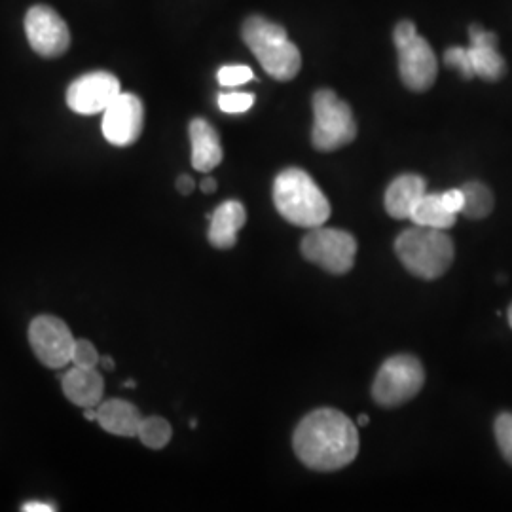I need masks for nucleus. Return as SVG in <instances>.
<instances>
[{
	"mask_svg": "<svg viewBox=\"0 0 512 512\" xmlns=\"http://www.w3.org/2000/svg\"><path fill=\"white\" fill-rule=\"evenodd\" d=\"M135 382H133V380H128V382H126V387H129V389H131V387H135Z\"/></svg>",
	"mask_w": 512,
	"mask_h": 512,
	"instance_id": "e433bc0d",
	"label": "nucleus"
},
{
	"mask_svg": "<svg viewBox=\"0 0 512 512\" xmlns=\"http://www.w3.org/2000/svg\"><path fill=\"white\" fill-rule=\"evenodd\" d=\"M194 188H196V183H194V179H192L190 175H181V177L177 179V190H179L183 196L192 194Z\"/></svg>",
	"mask_w": 512,
	"mask_h": 512,
	"instance_id": "c756f323",
	"label": "nucleus"
},
{
	"mask_svg": "<svg viewBox=\"0 0 512 512\" xmlns=\"http://www.w3.org/2000/svg\"><path fill=\"white\" fill-rule=\"evenodd\" d=\"M253 105H255L253 93L232 92L219 95L220 110L226 114H241V112H247Z\"/></svg>",
	"mask_w": 512,
	"mask_h": 512,
	"instance_id": "5701e85b",
	"label": "nucleus"
},
{
	"mask_svg": "<svg viewBox=\"0 0 512 512\" xmlns=\"http://www.w3.org/2000/svg\"><path fill=\"white\" fill-rule=\"evenodd\" d=\"M357 137V124L346 101L332 90H319L313 95V147L332 152L348 147Z\"/></svg>",
	"mask_w": 512,
	"mask_h": 512,
	"instance_id": "39448f33",
	"label": "nucleus"
},
{
	"mask_svg": "<svg viewBox=\"0 0 512 512\" xmlns=\"http://www.w3.org/2000/svg\"><path fill=\"white\" fill-rule=\"evenodd\" d=\"M467 50L471 55L475 76L486 82H497L499 78H503L507 67H505V59L497 52V46L471 44Z\"/></svg>",
	"mask_w": 512,
	"mask_h": 512,
	"instance_id": "6ab92c4d",
	"label": "nucleus"
},
{
	"mask_svg": "<svg viewBox=\"0 0 512 512\" xmlns=\"http://www.w3.org/2000/svg\"><path fill=\"white\" fill-rule=\"evenodd\" d=\"M507 317H509V325H511V329H512V304H511V308H509V315H507Z\"/></svg>",
	"mask_w": 512,
	"mask_h": 512,
	"instance_id": "c9c22d12",
	"label": "nucleus"
},
{
	"mask_svg": "<svg viewBox=\"0 0 512 512\" xmlns=\"http://www.w3.org/2000/svg\"><path fill=\"white\" fill-rule=\"evenodd\" d=\"M99 365L103 366L105 370H114V361H112L110 357H103V359L99 361Z\"/></svg>",
	"mask_w": 512,
	"mask_h": 512,
	"instance_id": "473e14b6",
	"label": "nucleus"
},
{
	"mask_svg": "<svg viewBox=\"0 0 512 512\" xmlns=\"http://www.w3.org/2000/svg\"><path fill=\"white\" fill-rule=\"evenodd\" d=\"M357 241L355 238L334 228H311L302 239V255L329 274H348L355 264Z\"/></svg>",
	"mask_w": 512,
	"mask_h": 512,
	"instance_id": "0eeeda50",
	"label": "nucleus"
},
{
	"mask_svg": "<svg viewBox=\"0 0 512 512\" xmlns=\"http://www.w3.org/2000/svg\"><path fill=\"white\" fill-rule=\"evenodd\" d=\"M143 416L135 404L109 399L97 406V423L116 437H137Z\"/></svg>",
	"mask_w": 512,
	"mask_h": 512,
	"instance_id": "2eb2a0df",
	"label": "nucleus"
},
{
	"mask_svg": "<svg viewBox=\"0 0 512 512\" xmlns=\"http://www.w3.org/2000/svg\"><path fill=\"white\" fill-rule=\"evenodd\" d=\"M29 344L38 361L48 368H63L73 361V332L54 315H40L29 327Z\"/></svg>",
	"mask_w": 512,
	"mask_h": 512,
	"instance_id": "6e6552de",
	"label": "nucleus"
},
{
	"mask_svg": "<svg viewBox=\"0 0 512 512\" xmlns=\"http://www.w3.org/2000/svg\"><path fill=\"white\" fill-rule=\"evenodd\" d=\"M190 143H192V165L196 171H213L222 162V147L219 133L207 120L194 118L190 122Z\"/></svg>",
	"mask_w": 512,
	"mask_h": 512,
	"instance_id": "dca6fc26",
	"label": "nucleus"
},
{
	"mask_svg": "<svg viewBox=\"0 0 512 512\" xmlns=\"http://www.w3.org/2000/svg\"><path fill=\"white\" fill-rule=\"evenodd\" d=\"M469 37H471V44H488V46H497V37L492 31L482 29L480 25H473L469 29Z\"/></svg>",
	"mask_w": 512,
	"mask_h": 512,
	"instance_id": "c85d7f7f",
	"label": "nucleus"
},
{
	"mask_svg": "<svg viewBox=\"0 0 512 512\" xmlns=\"http://www.w3.org/2000/svg\"><path fill=\"white\" fill-rule=\"evenodd\" d=\"M122 93L120 80L107 71H93L76 78L67 90V105L76 114H99Z\"/></svg>",
	"mask_w": 512,
	"mask_h": 512,
	"instance_id": "9b49d317",
	"label": "nucleus"
},
{
	"mask_svg": "<svg viewBox=\"0 0 512 512\" xmlns=\"http://www.w3.org/2000/svg\"><path fill=\"white\" fill-rule=\"evenodd\" d=\"M425 384V370L412 355H395L387 359L376 374L372 397L380 406H401L412 401Z\"/></svg>",
	"mask_w": 512,
	"mask_h": 512,
	"instance_id": "423d86ee",
	"label": "nucleus"
},
{
	"mask_svg": "<svg viewBox=\"0 0 512 512\" xmlns=\"http://www.w3.org/2000/svg\"><path fill=\"white\" fill-rule=\"evenodd\" d=\"M399 52V73L404 86L412 92H427L439 74V61L431 44L420 35L408 42Z\"/></svg>",
	"mask_w": 512,
	"mask_h": 512,
	"instance_id": "f8f14e48",
	"label": "nucleus"
},
{
	"mask_svg": "<svg viewBox=\"0 0 512 512\" xmlns=\"http://www.w3.org/2000/svg\"><path fill=\"white\" fill-rule=\"evenodd\" d=\"M209 243L217 249H232L238 241V232L247 222V211L236 200L220 203L209 217Z\"/></svg>",
	"mask_w": 512,
	"mask_h": 512,
	"instance_id": "f3484780",
	"label": "nucleus"
},
{
	"mask_svg": "<svg viewBox=\"0 0 512 512\" xmlns=\"http://www.w3.org/2000/svg\"><path fill=\"white\" fill-rule=\"evenodd\" d=\"M23 512H54L55 507L48 505V503H42V501H29L21 507Z\"/></svg>",
	"mask_w": 512,
	"mask_h": 512,
	"instance_id": "7c9ffc66",
	"label": "nucleus"
},
{
	"mask_svg": "<svg viewBox=\"0 0 512 512\" xmlns=\"http://www.w3.org/2000/svg\"><path fill=\"white\" fill-rule=\"evenodd\" d=\"M274 203L283 219L300 228H319L330 217L327 196L310 175L298 167H289L275 177Z\"/></svg>",
	"mask_w": 512,
	"mask_h": 512,
	"instance_id": "f03ea898",
	"label": "nucleus"
},
{
	"mask_svg": "<svg viewBox=\"0 0 512 512\" xmlns=\"http://www.w3.org/2000/svg\"><path fill=\"white\" fill-rule=\"evenodd\" d=\"M200 188L205 194H213V192H217V181L213 177H205L202 184H200Z\"/></svg>",
	"mask_w": 512,
	"mask_h": 512,
	"instance_id": "2f4dec72",
	"label": "nucleus"
},
{
	"mask_svg": "<svg viewBox=\"0 0 512 512\" xmlns=\"http://www.w3.org/2000/svg\"><path fill=\"white\" fill-rule=\"evenodd\" d=\"M442 202L446 205V209L454 215H458L463 211V203H465V196H463V190L461 188H454V190H448L442 194Z\"/></svg>",
	"mask_w": 512,
	"mask_h": 512,
	"instance_id": "cd10ccee",
	"label": "nucleus"
},
{
	"mask_svg": "<svg viewBox=\"0 0 512 512\" xmlns=\"http://www.w3.org/2000/svg\"><path fill=\"white\" fill-rule=\"evenodd\" d=\"M145 109L135 93H120L103 112V135L114 147H129L143 133Z\"/></svg>",
	"mask_w": 512,
	"mask_h": 512,
	"instance_id": "9d476101",
	"label": "nucleus"
},
{
	"mask_svg": "<svg viewBox=\"0 0 512 512\" xmlns=\"http://www.w3.org/2000/svg\"><path fill=\"white\" fill-rule=\"evenodd\" d=\"M84 418L90 421H97V410H95V408H86V412H84Z\"/></svg>",
	"mask_w": 512,
	"mask_h": 512,
	"instance_id": "72a5a7b5",
	"label": "nucleus"
},
{
	"mask_svg": "<svg viewBox=\"0 0 512 512\" xmlns=\"http://www.w3.org/2000/svg\"><path fill=\"white\" fill-rule=\"evenodd\" d=\"M241 38L262 69L275 80L287 82L300 73L302 55L281 25L262 16H251L241 27Z\"/></svg>",
	"mask_w": 512,
	"mask_h": 512,
	"instance_id": "7ed1b4c3",
	"label": "nucleus"
},
{
	"mask_svg": "<svg viewBox=\"0 0 512 512\" xmlns=\"http://www.w3.org/2000/svg\"><path fill=\"white\" fill-rule=\"evenodd\" d=\"M25 35L31 48L42 57L54 59L71 46V31L54 8L37 4L25 16Z\"/></svg>",
	"mask_w": 512,
	"mask_h": 512,
	"instance_id": "1a4fd4ad",
	"label": "nucleus"
},
{
	"mask_svg": "<svg viewBox=\"0 0 512 512\" xmlns=\"http://www.w3.org/2000/svg\"><path fill=\"white\" fill-rule=\"evenodd\" d=\"M219 84L224 88H236L241 84H247L253 80V71L247 67V65H226L220 69Z\"/></svg>",
	"mask_w": 512,
	"mask_h": 512,
	"instance_id": "393cba45",
	"label": "nucleus"
},
{
	"mask_svg": "<svg viewBox=\"0 0 512 512\" xmlns=\"http://www.w3.org/2000/svg\"><path fill=\"white\" fill-rule=\"evenodd\" d=\"M61 387L65 397L82 408H97L103 403L105 382L103 376L95 368L74 366L67 370L61 378Z\"/></svg>",
	"mask_w": 512,
	"mask_h": 512,
	"instance_id": "ddd939ff",
	"label": "nucleus"
},
{
	"mask_svg": "<svg viewBox=\"0 0 512 512\" xmlns=\"http://www.w3.org/2000/svg\"><path fill=\"white\" fill-rule=\"evenodd\" d=\"M101 357L97 353V349L93 346L90 340H76L73 351L74 366H82V368H95L99 365Z\"/></svg>",
	"mask_w": 512,
	"mask_h": 512,
	"instance_id": "a878e982",
	"label": "nucleus"
},
{
	"mask_svg": "<svg viewBox=\"0 0 512 512\" xmlns=\"http://www.w3.org/2000/svg\"><path fill=\"white\" fill-rule=\"evenodd\" d=\"M456 217L458 215H454L446 209V205L442 202V194H425L421 198V202L416 205L410 220L416 226L448 230L456 224Z\"/></svg>",
	"mask_w": 512,
	"mask_h": 512,
	"instance_id": "a211bd4d",
	"label": "nucleus"
},
{
	"mask_svg": "<svg viewBox=\"0 0 512 512\" xmlns=\"http://www.w3.org/2000/svg\"><path fill=\"white\" fill-rule=\"evenodd\" d=\"M137 437L150 450H162L173 437V429H171L169 421L164 420V418L150 416V418H143V421H141Z\"/></svg>",
	"mask_w": 512,
	"mask_h": 512,
	"instance_id": "412c9836",
	"label": "nucleus"
},
{
	"mask_svg": "<svg viewBox=\"0 0 512 512\" xmlns=\"http://www.w3.org/2000/svg\"><path fill=\"white\" fill-rule=\"evenodd\" d=\"M395 253L404 268L421 279H437L448 272L454 262V241L437 228L414 226L404 230L395 241Z\"/></svg>",
	"mask_w": 512,
	"mask_h": 512,
	"instance_id": "20e7f679",
	"label": "nucleus"
},
{
	"mask_svg": "<svg viewBox=\"0 0 512 512\" xmlns=\"http://www.w3.org/2000/svg\"><path fill=\"white\" fill-rule=\"evenodd\" d=\"M463 215L467 219H484L494 211V194L492 190L482 183L463 184Z\"/></svg>",
	"mask_w": 512,
	"mask_h": 512,
	"instance_id": "aec40b11",
	"label": "nucleus"
},
{
	"mask_svg": "<svg viewBox=\"0 0 512 512\" xmlns=\"http://www.w3.org/2000/svg\"><path fill=\"white\" fill-rule=\"evenodd\" d=\"M368 416H359V425H361V427H365V425H368Z\"/></svg>",
	"mask_w": 512,
	"mask_h": 512,
	"instance_id": "f704fd0d",
	"label": "nucleus"
},
{
	"mask_svg": "<svg viewBox=\"0 0 512 512\" xmlns=\"http://www.w3.org/2000/svg\"><path fill=\"white\" fill-rule=\"evenodd\" d=\"M427 194V183L420 175H401L385 192V211L393 219H410L416 205Z\"/></svg>",
	"mask_w": 512,
	"mask_h": 512,
	"instance_id": "4468645a",
	"label": "nucleus"
},
{
	"mask_svg": "<svg viewBox=\"0 0 512 512\" xmlns=\"http://www.w3.org/2000/svg\"><path fill=\"white\" fill-rule=\"evenodd\" d=\"M444 63H446L450 69H456L458 73H461V76H463L465 80H471V78L475 76L473 63H471V55H469V50H467V48L454 46V48L446 50V54H444Z\"/></svg>",
	"mask_w": 512,
	"mask_h": 512,
	"instance_id": "b1692460",
	"label": "nucleus"
},
{
	"mask_svg": "<svg viewBox=\"0 0 512 512\" xmlns=\"http://www.w3.org/2000/svg\"><path fill=\"white\" fill-rule=\"evenodd\" d=\"M495 440L497 446L503 454V458L507 459L512 465V414L511 412H503L497 416L495 420Z\"/></svg>",
	"mask_w": 512,
	"mask_h": 512,
	"instance_id": "4be33fe9",
	"label": "nucleus"
},
{
	"mask_svg": "<svg viewBox=\"0 0 512 512\" xmlns=\"http://www.w3.org/2000/svg\"><path fill=\"white\" fill-rule=\"evenodd\" d=\"M294 452L313 471H338L359 454V433L348 416L334 408H319L298 423Z\"/></svg>",
	"mask_w": 512,
	"mask_h": 512,
	"instance_id": "f257e3e1",
	"label": "nucleus"
},
{
	"mask_svg": "<svg viewBox=\"0 0 512 512\" xmlns=\"http://www.w3.org/2000/svg\"><path fill=\"white\" fill-rule=\"evenodd\" d=\"M416 37H418V31L412 21H401L393 31V42H395L397 50L406 46L408 42H412Z\"/></svg>",
	"mask_w": 512,
	"mask_h": 512,
	"instance_id": "bb28decb",
	"label": "nucleus"
}]
</instances>
